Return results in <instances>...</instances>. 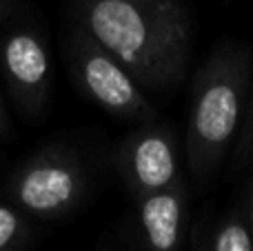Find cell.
Segmentation results:
<instances>
[{"label":"cell","instance_id":"7","mask_svg":"<svg viewBox=\"0 0 253 251\" xmlns=\"http://www.w3.org/2000/svg\"><path fill=\"white\" fill-rule=\"evenodd\" d=\"M135 205L138 236L144 251H182L189 231L187 182L171 189L131 198Z\"/></svg>","mask_w":253,"mask_h":251},{"label":"cell","instance_id":"2","mask_svg":"<svg viewBox=\"0 0 253 251\" xmlns=\"http://www.w3.org/2000/svg\"><path fill=\"white\" fill-rule=\"evenodd\" d=\"M251 51L242 42L215 44L193 76L184 158L198 189L224 165L240 136L251 96Z\"/></svg>","mask_w":253,"mask_h":251},{"label":"cell","instance_id":"4","mask_svg":"<svg viewBox=\"0 0 253 251\" xmlns=\"http://www.w3.org/2000/svg\"><path fill=\"white\" fill-rule=\"evenodd\" d=\"M65 53L78 91L96 107L138 125L158 120L156 107L133 76L83 29L71 25L65 38Z\"/></svg>","mask_w":253,"mask_h":251},{"label":"cell","instance_id":"10","mask_svg":"<svg viewBox=\"0 0 253 251\" xmlns=\"http://www.w3.org/2000/svg\"><path fill=\"white\" fill-rule=\"evenodd\" d=\"M251 158H253V87H251L245 123H242L240 136H238L236 147H233V165H236V167H242V165H247Z\"/></svg>","mask_w":253,"mask_h":251},{"label":"cell","instance_id":"9","mask_svg":"<svg viewBox=\"0 0 253 251\" xmlns=\"http://www.w3.org/2000/svg\"><path fill=\"white\" fill-rule=\"evenodd\" d=\"M31 240V218L11 203H0V251H25Z\"/></svg>","mask_w":253,"mask_h":251},{"label":"cell","instance_id":"12","mask_svg":"<svg viewBox=\"0 0 253 251\" xmlns=\"http://www.w3.org/2000/svg\"><path fill=\"white\" fill-rule=\"evenodd\" d=\"M9 116H7V109H4L2 100H0V136H7L9 133Z\"/></svg>","mask_w":253,"mask_h":251},{"label":"cell","instance_id":"6","mask_svg":"<svg viewBox=\"0 0 253 251\" xmlns=\"http://www.w3.org/2000/svg\"><path fill=\"white\" fill-rule=\"evenodd\" d=\"M0 71L25 116L47 109L53 87V62L44 36L36 27H16L0 40Z\"/></svg>","mask_w":253,"mask_h":251},{"label":"cell","instance_id":"8","mask_svg":"<svg viewBox=\"0 0 253 251\" xmlns=\"http://www.w3.org/2000/svg\"><path fill=\"white\" fill-rule=\"evenodd\" d=\"M200 251H253V236L242 211L222 216L207 234Z\"/></svg>","mask_w":253,"mask_h":251},{"label":"cell","instance_id":"3","mask_svg":"<svg viewBox=\"0 0 253 251\" xmlns=\"http://www.w3.org/2000/svg\"><path fill=\"white\" fill-rule=\"evenodd\" d=\"M89 189V171L83 158L65 145L36 151L11 173L9 203L27 218L58 220L78 209Z\"/></svg>","mask_w":253,"mask_h":251},{"label":"cell","instance_id":"11","mask_svg":"<svg viewBox=\"0 0 253 251\" xmlns=\"http://www.w3.org/2000/svg\"><path fill=\"white\" fill-rule=\"evenodd\" d=\"M245 220H247V225H249V231H251V236H253V180H251V185H249V194H247V207H245Z\"/></svg>","mask_w":253,"mask_h":251},{"label":"cell","instance_id":"5","mask_svg":"<svg viewBox=\"0 0 253 251\" xmlns=\"http://www.w3.org/2000/svg\"><path fill=\"white\" fill-rule=\"evenodd\" d=\"M116 169L131 198L171 189L184 182L180 145L169 123H144L120 142Z\"/></svg>","mask_w":253,"mask_h":251},{"label":"cell","instance_id":"13","mask_svg":"<svg viewBox=\"0 0 253 251\" xmlns=\"http://www.w3.org/2000/svg\"><path fill=\"white\" fill-rule=\"evenodd\" d=\"M9 2H11V0H0V16H4V11L9 9Z\"/></svg>","mask_w":253,"mask_h":251},{"label":"cell","instance_id":"1","mask_svg":"<svg viewBox=\"0 0 253 251\" xmlns=\"http://www.w3.org/2000/svg\"><path fill=\"white\" fill-rule=\"evenodd\" d=\"M74 27L109 51L144 93L175 91L193 53L184 0H74Z\"/></svg>","mask_w":253,"mask_h":251}]
</instances>
